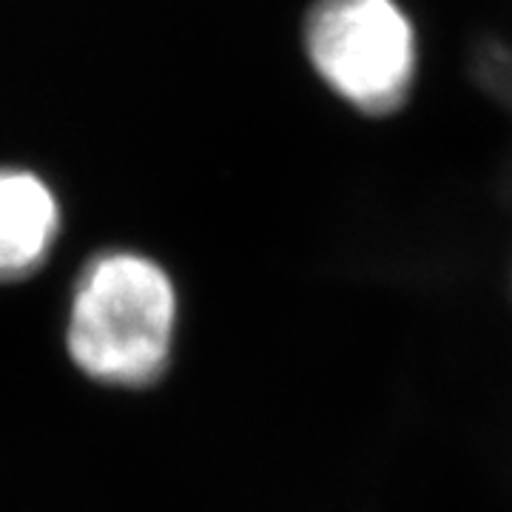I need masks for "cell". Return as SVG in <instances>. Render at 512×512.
<instances>
[{
	"mask_svg": "<svg viewBox=\"0 0 512 512\" xmlns=\"http://www.w3.org/2000/svg\"><path fill=\"white\" fill-rule=\"evenodd\" d=\"M177 333V288L134 251L94 256L72 293L66 345L89 379L143 387L163 376Z\"/></svg>",
	"mask_w": 512,
	"mask_h": 512,
	"instance_id": "1",
	"label": "cell"
},
{
	"mask_svg": "<svg viewBox=\"0 0 512 512\" xmlns=\"http://www.w3.org/2000/svg\"><path fill=\"white\" fill-rule=\"evenodd\" d=\"M302 49L328 92L362 117H393L413 100L419 32L402 0H313Z\"/></svg>",
	"mask_w": 512,
	"mask_h": 512,
	"instance_id": "2",
	"label": "cell"
},
{
	"mask_svg": "<svg viewBox=\"0 0 512 512\" xmlns=\"http://www.w3.org/2000/svg\"><path fill=\"white\" fill-rule=\"evenodd\" d=\"M60 231V205L32 171L0 168V282L29 276L46 262Z\"/></svg>",
	"mask_w": 512,
	"mask_h": 512,
	"instance_id": "3",
	"label": "cell"
}]
</instances>
